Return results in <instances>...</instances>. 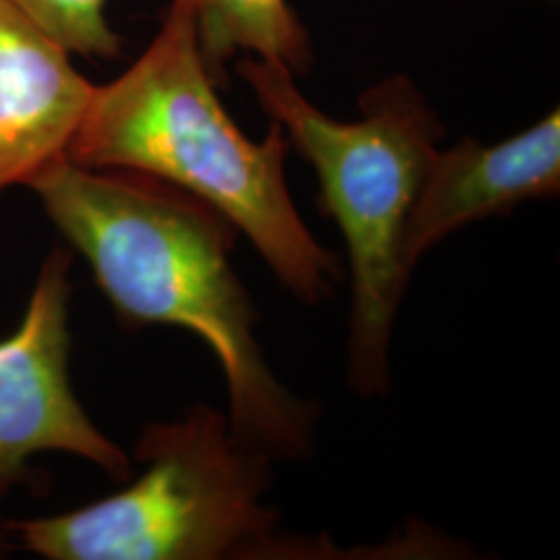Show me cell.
I'll list each match as a JSON object with an SVG mask.
<instances>
[{
  "label": "cell",
  "mask_w": 560,
  "mask_h": 560,
  "mask_svg": "<svg viewBox=\"0 0 560 560\" xmlns=\"http://www.w3.org/2000/svg\"><path fill=\"white\" fill-rule=\"evenodd\" d=\"M4 548V527H2V520H0V552Z\"/></svg>",
  "instance_id": "obj_10"
},
{
  "label": "cell",
  "mask_w": 560,
  "mask_h": 560,
  "mask_svg": "<svg viewBox=\"0 0 560 560\" xmlns=\"http://www.w3.org/2000/svg\"><path fill=\"white\" fill-rule=\"evenodd\" d=\"M71 256L55 249L42 266L20 328L0 340V490L18 483L27 460L69 453L125 480L129 457L90 420L69 376Z\"/></svg>",
  "instance_id": "obj_5"
},
{
  "label": "cell",
  "mask_w": 560,
  "mask_h": 560,
  "mask_svg": "<svg viewBox=\"0 0 560 560\" xmlns=\"http://www.w3.org/2000/svg\"><path fill=\"white\" fill-rule=\"evenodd\" d=\"M559 191V108L499 143L467 136L448 150L439 148L407 221L405 261L413 270L434 245L463 226Z\"/></svg>",
  "instance_id": "obj_6"
},
{
  "label": "cell",
  "mask_w": 560,
  "mask_h": 560,
  "mask_svg": "<svg viewBox=\"0 0 560 560\" xmlns=\"http://www.w3.org/2000/svg\"><path fill=\"white\" fill-rule=\"evenodd\" d=\"M201 55L214 81L224 83V65L235 52L279 60L293 75L314 62L307 27L289 0H191Z\"/></svg>",
  "instance_id": "obj_8"
},
{
  "label": "cell",
  "mask_w": 560,
  "mask_h": 560,
  "mask_svg": "<svg viewBox=\"0 0 560 560\" xmlns=\"http://www.w3.org/2000/svg\"><path fill=\"white\" fill-rule=\"evenodd\" d=\"M136 457L145 469L117 494L9 529L48 560L264 559L279 525L264 504L275 460L241 442L219 409L200 402L148 423Z\"/></svg>",
  "instance_id": "obj_4"
},
{
  "label": "cell",
  "mask_w": 560,
  "mask_h": 560,
  "mask_svg": "<svg viewBox=\"0 0 560 560\" xmlns=\"http://www.w3.org/2000/svg\"><path fill=\"white\" fill-rule=\"evenodd\" d=\"M237 71L316 171L320 208L339 226L349 258L347 382L360 397H384L393 384V330L413 272L402 256L405 229L444 125L407 75L368 88L360 119L345 122L307 101L279 60L243 59Z\"/></svg>",
  "instance_id": "obj_3"
},
{
  "label": "cell",
  "mask_w": 560,
  "mask_h": 560,
  "mask_svg": "<svg viewBox=\"0 0 560 560\" xmlns=\"http://www.w3.org/2000/svg\"><path fill=\"white\" fill-rule=\"evenodd\" d=\"M27 187L92 268L119 320L177 326L219 360L231 432L275 463L316 451L322 409L272 372L256 328L260 312L233 268L237 229L179 187L133 171L85 168L67 156Z\"/></svg>",
  "instance_id": "obj_1"
},
{
  "label": "cell",
  "mask_w": 560,
  "mask_h": 560,
  "mask_svg": "<svg viewBox=\"0 0 560 560\" xmlns=\"http://www.w3.org/2000/svg\"><path fill=\"white\" fill-rule=\"evenodd\" d=\"M69 55L117 59L122 38L106 18L108 0H4Z\"/></svg>",
  "instance_id": "obj_9"
},
{
  "label": "cell",
  "mask_w": 560,
  "mask_h": 560,
  "mask_svg": "<svg viewBox=\"0 0 560 560\" xmlns=\"http://www.w3.org/2000/svg\"><path fill=\"white\" fill-rule=\"evenodd\" d=\"M94 88L69 52L0 0V194L65 156Z\"/></svg>",
  "instance_id": "obj_7"
},
{
  "label": "cell",
  "mask_w": 560,
  "mask_h": 560,
  "mask_svg": "<svg viewBox=\"0 0 560 560\" xmlns=\"http://www.w3.org/2000/svg\"><path fill=\"white\" fill-rule=\"evenodd\" d=\"M217 88L201 55L194 2L171 0L140 59L94 88L65 156L187 191L245 235L295 300L324 305L345 268L295 208L284 173L291 143L275 120L264 140H249Z\"/></svg>",
  "instance_id": "obj_2"
}]
</instances>
